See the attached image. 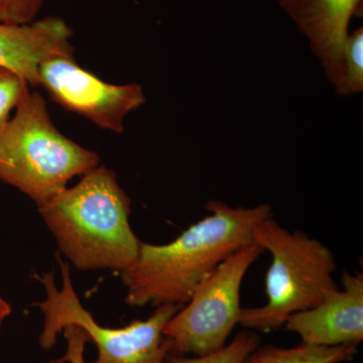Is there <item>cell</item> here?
I'll return each instance as SVG.
<instances>
[{
  "label": "cell",
  "mask_w": 363,
  "mask_h": 363,
  "mask_svg": "<svg viewBox=\"0 0 363 363\" xmlns=\"http://www.w3.org/2000/svg\"><path fill=\"white\" fill-rule=\"evenodd\" d=\"M211 212L167 245L140 242L135 264L121 272L131 307L187 304L196 286L227 257L252 241L253 227L274 216L269 204L231 207L209 201Z\"/></svg>",
  "instance_id": "cell-1"
},
{
  "label": "cell",
  "mask_w": 363,
  "mask_h": 363,
  "mask_svg": "<svg viewBox=\"0 0 363 363\" xmlns=\"http://www.w3.org/2000/svg\"><path fill=\"white\" fill-rule=\"evenodd\" d=\"M39 210L60 250L78 269L121 274L138 259L142 241L130 227V197L106 167L92 169Z\"/></svg>",
  "instance_id": "cell-2"
},
{
  "label": "cell",
  "mask_w": 363,
  "mask_h": 363,
  "mask_svg": "<svg viewBox=\"0 0 363 363\" xmlns=\"http://www.w3.org/2000/svg\"><path fill=\"white\" fill-rule=\"evenodd\" d=\"M99 162L96 152L57 130L38 91L28 92L0 133V180L32 198L38 207Z\"/></svg>",
  "instance_id": "cell-3"
},
{
  "label": "cell",
  "mask_w": 363,
  "mask_h": 363,
  "mask_svg": "<svg viewBox=\"0 0 363 363\" xmlns=\"http://www.w3.org/2000/svg\"><path fill=\"white\" fill-rule=\"evenodd\" d=\"M252 241L272 259L266 277L267 304L241 309L238 324L248 330H276L291 315L311 309L339 289L333 279L335 257L321 241L286 230L274 216L253 227Z\"/></svg>",
  "instance_id": "cell-4"
},
{
  "label": "cell",
  "mask_w": 363,
  "mask_h": 363,
  "mask_svg": "<svg viewBox=\"0 0 363 363\" xmlns=\"http://www.w3.org/2000/svg\"><path fill=\"white\" fill-rule=\"evenodd\" d=\"M61 267L63 286L58 290L52 272L35 276L47 292L44 302L37 303L44 313V328L40 335L43 350H51L57 336L68 325L81 327L89 341L96 345L98 355L91 363H164L173 347L164 328L183 306L162 305L145 321H133L123 328L101 326L83 307L72 285L70 267L57 255Z\"/></svg>",
  "instance_id": "cell-5"
},
{
  "label": "cell",
  "mask_w": 363,
  "mask_h": 363,
  "mask_svg": "<svg viewBox=\"0 0 363 363\" xmlns=\"http://www.w3.org/2000/svg\"><path fill=\"white\" fill-rule=\"evenodd\" d=\"M262 252L257 243H248L196 286L187 304L164 326V336L173 342L169 352L204 357L226 345L240 322L243 279Z\"/></svg>",
  "instance_id": "cell-6"
},
{
  "label": "cell",
  "mask_w": 363,
  "mask_h": 363,
  "mask_svg": "<svg viewBox=\"0 0 363 363\" xmlns=\"http://www.w3.org/2000/svg\"><path fill=\"white\" fill-rule=\"evenodd\" d=\"M39 79L56 104L113 133H123L126 116L145 102L140 84H109L81 68L74 57L45 60Z\"/></svg>",
  "instance_id": "cell-7"
},
{
  "label": "cell",
  "mask_w": 363,
  "mask_h": 363,
  "mask_svg": "<svg viewBox=\"0 0 363 363\" xmlns=\"http://www.w3.org/2000/svg\"><path fill=\"white\" fill-rule=\"evenodd\" d=\"M342 289L311 308L286 318V330L315 346L354 345L363 340V274L344 272Z\"/></svg>",
  "instance_id": "cell-8"
},
{
  "label": "cell",
  "mask_w": 363,
  "mask_h": 363,
  "mask_svg": "<svg viewBox=\"0 0 363 363\" xmlns=\"http://www.w3.org/2000/svg\"><path fill=\"white\" fill-rule=\"evenodd\" d=\"M278 4L308 40L327 80L335 87L342 74L350 23L362 11V0H278Z\"/></svg>",
  "instance_id": "cell-9"
},
{
  "label": "cell",
  "mask_w": 363,
  "mask_h": 363,
  "mask_svg": "<svg viewBox=\"0 0 363 363\" xmlns=\"http://www.w3.org/2000/svg\"><path fill=\"white\" fill-rule=\"evenodd\" d=\"M73 30L63 18L47 16L28 25L0 23V68L39 86L40 64L52 57H74Z\"/></svg>",
  "instance_id": "cell-10"
},
{
  "label": "cell",
  "mask_w": 363,
  "mask_h": 363,
  "mask_svg": "<svg viewBox=\"0 0 363 363\" xmlns=\"http://www.w3.org/2000/svg\"><path fill=\"white\" fill-rule=\"evenodd\" d=\"M357 354V346H315L301 343L294 347H257L242 363H344Z\"/></svg>",
  "instance_id": "cell-11"
},
{
  "label": "cell",
  "mask_w": 363,
  "mask_h": 363,
  "mask_svg": "<svg viewBox=\"0 0 363 363\" xmlns=\"http://www.w3.org/2000/svg\"><path fill=\"white\" fill-rule=\"evenodd\" d=\"M260 344L259 334L255 331L241 332L230 343L204 357H188L187 355L169 352L164 363H242Z\"/></svg>",
  "instance_id": "cell-12"
},
{
  "label": "cell",
  "mask_w": 363,
  "mask_h": 363,
  "mask_svg": "<svg viewBox=\"0 0 363 363\" xmlns=\"http://www.w3.org/2000/svg\"><path fill=\"white\" fill-rule=\"evenodd\" d=\"M342 96L357 94L363 90V28L350 33L344 45L342 74L335 86Z\"/></svg>",
  "instance_id": "cell-13"
},
{
  "label": "cell",
  "mask_w": 363,
  "mask_h": 363,
  "mask_svg": "<svg viewBox=\"0 0 363 363\" xmlns=\"http://www.w3.org/2000/svg\"><path fill=\"white\" fill-rule=\"evenodd\" d=\"M28 86L21 76L0 68V133L11 119V112L30 92Z\"/></svg>",
  "instance_id": "cell-14"
},
{
  "label": "cell",
  "mask_w": 363,
  "mask_h": 363,
  "mask_svg": "<svg viewBox=\"0 0 363 363\" xmlns=\"http://www.w3.org/2000/svg\"><path fill=\"white\" fill-rule=\"evenodd\" d=\"M45 0H0V23L28 25L35 21Z\"/></svg>",
  "instance_id": "cell-15"
},
{
  "label": "cell",
  "mask_w": 363,
  "mask_h": 363,
  "mask_svg": "<svg viewBox=\"0 0 363 363\" xmlns=\"http://www.w3.org/2000/svg\"><path fill=\"white\" fill-rule=\"evenodd\" d=\"M62 332L67 342L64 359L68 363H87L84 357L85 345L89 342L87 333L76 325H68Z\"/></svg>",
  "instance_id": "cell-16"
},
{
  "label": "cell",
  "mask_w": 363,
  "mask_h": 363,
  "mask_svg": "<svg viewBox=\"0 0 363 363\" xmlns=\"http://www.w3.org/2000/svg\"><path fill=\"white\" fill-rule=\"evenodd\" d=\"M11 305H9L6 301H4L1 296H0V328H1L2 323H4V320L11 315Z\"/></svg>",
  "instance_id": "cell-17"
},
{
  "label": "cell",
  "mask_w": 363,
  "mask_h": 363,
  "mask_svg": "<svg viewBox=\"0 0 363 363\" xmlns=\"http://www.w3.org/2000/svg\"><path fill=\"white\" fill-rule=\"evenodd\" d=\"M48 363H68L64 359V357L56 358V359L50 360Z\"/></svg>",
  "instance_id": "cell-18"
}]
</instances>
